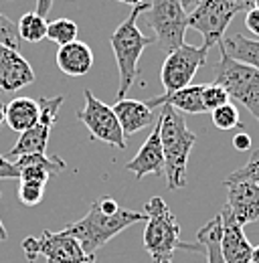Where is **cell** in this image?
<instances>
[{
	"instance_id": "d590c367",
	"label": "cell",
	"mask_w": 259,
	"mask_h": 263,
	"mask_svg": "<svg viewBox=\"0 0 259 263\" xmlns=\"http://www.w3.org/2000/svg\"><path fill=\"white\" fill-rule=\"evenodd\" d=\"M251 263H259V245L253 247V251H251Z\"/></svg>"
},
{
	"instance_id": "ba28073f",
	"label": "cell",
	"mask_w": 259,
	"mask_h": 263,
	"mask_svg": "<svg viewBox=\"0 0 259 263\" xmlns=\"http://www.w3.org/2000/svg\"><path fill=\"white\" fill-rule=\"evenodd\" d=\"M235 14L237 6L233 0H198L187 16V27L202 34V45L211 49L223 41Z\"/></svg>"
},
{
	"instance_id": "ab89813d",
	"label": "cell",
	"mask_w": 259,
	"mask_h": 263,
	"mask_svg": "<svg viewBox=\"0 0 259 263\" xmlns=\"http://www.w3.org/2000/svg\"><path fill=\"white\" fill-rule=\"evenodd\" d=\"M253 8H259V0H253Z\"/></svg>"
},
{
	"instance_id": "d4e9b609",
	"label": "cell",
	"mask_w": 259,
	"mask_h": 263,
	"mask_svg": "<svg viewBox=\"0 0 259 263\" xmlns=\"http://www.w3.org/2000/svg\"><path fill=\"white\" fill-rule=\"evenodd\" d=\"M211 120H213V124H215V128H219V130H235V128H239V130H245V126H243V122L239 120V111H237V107L229 101V103H223L221 107H217V109H213L211 111Z\"/></svg>"
},
{
	"instance_id": "30bf717a",
	"label": "cell",
	"mask_w": 259,
	"mask_h": 263,
	"mask_svg": "<svg viewBox=\"0 0 259 263\" xmlns=\"http://www.w3.org/2000/svg\"><path fill=\"white\" fill-rule=\"evenodd\" d=\"M207 55H209V47H205V45L194 47V45H187V43L180 45L178 49L170 51L160 69L164 93H172L176 89L191 85L196 71L207 63Z\"/></svg>"
},
{
	"instance_id": "9c48e42d",
	"label": "cell",
	"mask_w": 259,
	"mask_h": 263,
	"mask_svg": "<svg viewBox=\"0 0 259 263\" xmlns=\"http://www.w3.org/2000/svg\"><path fill=\"white\" fill-rule=\"evenodd\" d=\"M83 98H85V105H83V109L77 111V118L89 130L91 140L105 142L118 150H126L128 142H126V136L122 132V126H120L114 109L109 105H105L101 99H97L91 93V89H83Z\"/></svg>"
},
{
	"instance_id": "60d3db41",
	"label": "cell",
	"mask_w": 259,
	"mask_h": 263,
	"mask_svg": "<svg viewBox=\"0 0 259 263\" xmlns=\"http://www.w3.org/2000/svg\"><path fill=\"white\" fill-rule=\"evenodd\" d=\"M158 263H172V261H158Z\"/></svg>"
},
{
	"instance_id": "e0dca14e",
	"label": "cell",
	"mask_w": 259,
	"mask_h": 263,
	"mask_svg": "<svg viewBox=\"0 0 259 263\" xmlns=\"http://www.w3.org/2000/svg\"><path fill=\"white\" fill-rule=\"evenodd\" d=\"M164 103H168L170 107H174L180 114H191V116L207 114V109L202 105V85H187L172 93H162V96H156V98L146 101V105L150 109H156Z\"/></svg>"
},
{
	"instance_id": "8fae6325",
	"label": "cell",
	"mask_w": 259,
	"mask_h": 263,
	"mask_svg": "<svg viewBox=\"0 0 259 263\" xmlns=\"http://www.w3.org/2000/svg\"><path fill=\"white\" fill-rule=\"evenodd\" d=\"M63 101V96L39 99V120H36V124L18 136V140L10 148L8 156L18 158V156H25V154L47 152L49 136H51V130H53V126L59 118V109H61Z\"/></svg>"
},
{
	"instance_id": "d6986e66",
	"label": "cell",
	"mask_w": 259,
	"mask_h": 263,
	"mask_svg": "<svg viewBox=\"0 0 259 263\" xmlns=\"http://www.w3.org/2000/svg\"><path fill=\"white\" fill-rule=\"evenodd\" d=\"M39 120V101L31 98H14L4 105V124L16 134L32 128Z\"/></svg>"
},
{
	"instance_id": "ffe728a7",
	"label": "cell",
	"mask_w": 259,
	"mask_h": 263,
	"mask_svg": "<svg viewBox=\"0 0 259 263\" xmlns=\"http://www.w3.org/2000/svg\"><path fill=\"white\" fill-rule=\"evenodd\" d=\"M219 47L225 51L227 55L239 63L253 67L259 71V41L257 39H249L243 36L241 33L223 36V41L219 43Z\"/></svg>"
},
{
	"instance_id": "1f68e13d",
	"label": "cell",
	"mask_w": 259,
	"mask_h": 263,
	"mask_svg": "<svg viewBox=\"0 0 259 263\" xmlns=\"http://www.w3.org/2000/svg\"><path fill=\"white\" fill-rule=\"evenodd\" d=\"M233 146H235V150H239V152L251 150V136L245 134V130H241V134H235V136H233Z\"/></svg>"
},
{
	"instance_id": "836d02e7",
	"label": "cell",
	"mask_w": 259,
	"mask_h": 263,
	"mask_svg": "<svg viewBox=\"0 0 259 263\" xmlns=\"http://www.w3.org/2000/svg\"><path fill=\"white\" fill-rule=\"evenodd\" d=\"M237 6V12H247L249 8H253V0H233Z\"/></svg>"
},
{
	"instance_id": "7c38bea8",
	"label": "cell",
	"mask_w": 259,
	"mask_h": 263,
	"mask_svg": "<svg viewBox=\"0 0 259 263\" xmlns=\"http://www.w3.org/2000/svg\"><path fill=\"white\" fill-rule=\"evenodd\" d=\"M227 209L235 217V221L245 227L259 219V182L251 180H235L225 182Z\"/></svg>"
},
{
	"instance_id": "d6a6232c",
	"label": "cell",
	"mask_w": 259,
	"mask_h": 263,
	"mask_svg": "<svg viewBox=\"0 0 259 263\" xmlns=\"http://www.w3.org/2000/svg\"><path fill=\"white\" fill-rule=\"evenodd\" d=\"M51 8H53V0H36V10L34 12L47 18V14H49Z\"/></svg>"
},
{
	"instance_id": "4dcf8cb0",
	"label": "cell",
	"mask_w": 259,
	"mask_h": 263,
	"mask_svg": "<svg viewBox=\"0 0 259 263\" xmlns=\"http://www.w3.org/2000/svg\"><path fill=\"white\" fill-rule=\"evenodd\" d=\"M245 27L255 36H259V8H249L245 12Z\"/></svg>"
},
{
	"instance_id": "f35d334b",
	"label": "cell",
	"mask_w": 259,
	"mask_h": 263,
	"mask_svg": "<svg viewBox=\"0 0 259 263\" xmlns=\"http://www.w3.org/2000/svg\"><path fill=\"white\" fill-rule=\"evenodd\" d=\"M2 124H4V103L0 101V128H2Z\"/></svg>"
},
{
	"instance_id": "cb8c5ba5",
	"label": "cell",
	"mask_w": 259,
	"mask_h": 263,
	"mask_svg": "<svg viewBox=\"0 0 259 263\" xmlns=\"http://www.w3.org/2000/svg\"><path fill=\"white\" fill-rule=\"evenodd\" d=\"M14 166H16V168H21V166H43V168H47L51 174L63 172L65 168H67L65 160H61L59 156H47V152H34V154L18 156Z\"/></svg>"
},
{
	"instance_id": "ac0fdd59",
	"label": "cell",
	"mask_w": 259,
	"mask_h": 263,
	"mask_svg": "<svg viewBox=\"0 0 259 263\" xmlns=\"http://www.w3.org/2000/svg\"><path fill=\"white\" fill-rule=\"evenodd\" d=\"M57 67L69 77H83L94 67V53L89 45L83 41H73L59 47L57 51Z\"/></svg>"
},
{
	"instance_id": "2e32d148",
	"label": "cell",
	"mask_w": 259,
	"mask_h": 263,
	"mask_svg": "<svg viewBox=\"0 0 259 263\" xmlns=\"http://www.w3.org/2000/svg\"><path fill=\"white\" fill-rule=\"evenodd\" d=\"M112 109H114V114H116V118H118L126 138L134 136L136 132L144 130L146 126L156 124L154 109H150L146 105V101H140V99H118Z\"/></svg>"
},
{
	"instance_id": "8d00e7d4",
	"label": "cell",
	"mask_w": 259,
	"mask_h": 263,
	"mask_svg": "<svg viewBox=\"0 0 259 263\" xmlns=\"http://www.w3.org/2000/svg\"><path fill=\"white\" fill-rule=\"evenodd\" d=\"M180 2H182V6H184V8H194L198 0H180Z\"/></svg>"
},
{
	"instance_id": "5b68a950",
	"label": "cell",
	"mask_w": 259,
	"mask_h": 263,
	"mask_svg": "<svg viewBox=\"0 0 259 263\" xmlns=\"http://www.w3.org/2000/svg\"><path fill=\"white\" fill-rule=\"evenodd\" d=\"M221 49V47H219ZM215 83L227 91L229 99L239 101L255 120H259V71L231 59L221 49V59L215 67Z\"/></svg>"
},
{
	"instance_id": "4fadbf2b",
	"label": "cell",
	"mask_w": 259,
	"mask_h": 263,
	"mask_svg": "<svg viewBox=\"0 0 259 263\" xmlns=\"http://www.w3.org/2000/svg\"><path fill=\"white\" fill-rule=\"evenodd\" d=\"M221 255L225 263H251L253 245L245 237L243 227L235 221L231 211L223 206L221 213Z\"/></svg>"
},
{
	"instance_id": "484cf974",
	"label": "cell",
	"mask_w": 259,
	"mask_h": 263,
	"mask_svg": "<svg viewBox=\"0 0 259 263\" xmlns=\"http://www.w3.org/2000/svg\"><path fill=\"white\" fill-rule=\"evenodd\" d=\"M231 99L227 96V91L219 85V83H202V105L207 109V114H211L213 109L221 107L223 103H229Z\"/></svg>"
},
{
	"instance_id": "74e56055",
	"label": "cell",
	"mask_w": 259,
	"mask_h": 263,
	"mask_svg": "<svg viewBox=\"0 0 259 263\" xmlns=\"http://www.w3.org/2000/svg\"><path fill=\"white\" fill-rule=\"evenodd\" d=\"M6 237H8V233H6L4 225H2V221H0V241H6Z\"/></svg>"
},
{
	"instance_id": "9a60e30c",
	"label": "cell",
	"mask_w": 259,
	"mask_h": 263,
	"mask_svg": "<svg viewBox=\"0 0 259 263\" xmlns=\"http://www.w3.org/2000/svg\"><path fill=\"white\" fill-rule=\"evenodd\" d=\"M126 170H130L138 180L144 178L146 174H164V152H162L160 144V124L156 118V126L150 132L148 140L142 144V148L138 150V154L126 164Z\"/></svg>"
},
{
	"instance_id": "277c9868",
	"label": "cell",
	"mask_w": 259,
	"mask_h": 263,
	"mask_svg": "<svg viewBox=\"0 0 259 263\" xmlns=\"http://www.w3.org/2000/svg\"><path fill=\"white\" fill-rule=\"evenodd\" d=\"M146 8H148V4L132 6L130 16L109 36V45H112V51H114V57L118 63V71H120L118 99H124L126 93L132 89V85L138 77V61H140L144 49L154 43L152 36H144L136 25L138 16L142 12H146Z\"/></svg>"
},
{
	"instance_id": "e575fe53",
	"label": "cell",
	"mask_w": 259,
	"mask_h": 263,
	"mask_svg": "<svg viewBox=\"0 0 259 263\" xmlns=\"http://www.w3.org/2000/svg\"><path fill=\"white\" fill-rule=\"evenodd\" d=\"M114 2H122V4H128V6H138V4H144V0H114Z\"/></svg>"
},
{
	"instance_id": "7402d4cb",
	"label": "cell",
	"mask_w": 259,
	"mask_h": 263,
	"mask_svg": "<svg viewBox=\"0 0 259 263\" xmlns=\"http://www.w3.org/2000/svg\"><path fill=\"white\" fill-rule=\"evenodd\" d=\"M47 18L36 14V12H27L21 16V21L16 23L18 36L21 41L27 43H41L43 39H47Z\"/></svg>"
},
{
	"instance_id": "6da1fadb",
	"label": "cell",
	"mask_w": 259,
	"mask_h": 263,
	"mask_svg": "<svg viewBox=\"0 0 259 263\" xmlns=\"http://www.w3.org/2000/svg\"><path fill=\"white\" fill-rule=\"evenodd\" d=\"M160 144L164 152V176L170 191H178L187 184V166L191 150L196 144V134L189 130L187 120L180 111L168 103L160 105Z\"/></svg>"
},
{
	"instance_id": "5bb4252c",
	"label": "cell",
	"mask_w": 259,
	"mask_h": 263,
	"mask_svg": "<svg viewBox=\"0 0 259 263\" xmlns=\"http://www.w3.org/2000/svg\"><path fill=\"white\" fill-rule=\"evenodd\" d=\"M34 81L31 63L18 53V49L0 47V91H18Z\"/></svg>"
},
{
	"instance_id": "83f0119b",
	"label": "cell",
	"mask_w": 259,
	"mask_h": 263,
	"mask_svg": "<svg viewBox=\"0 0 259 263\" xmlns=\"http://www.w3.org/2000/svg\"><path fill=\"white\" fill-rule=\"evenodd\" d=\"M0 47H10V49L21 47V36H18L16 23H12L4 14H0Z\"/></svg>"
},
{
	"instance_id": "44dd1931",
	"label": "cell",
	"mask_w": 259,
	"mask_h": 263,
	"mask_svg": "<svg viewBox=\"0 0 259 263\" xmlns=\"http://www.w3.org/2000/svg\"><path fill=\"white\" fill-rule=\"evenodd\" d=\"M198 243L202 247V253H207L209 263H225L221 255V217L217 215L211 219L205 227L198 229Z\"/></svg>"
},
{
	"instance_id": "52a82bcc",
	"label": "cell",
	"mask_w": 259,
	"mask_h": 263,
	"mask_svg": "<svg viewBox=\"0 0 259 263\" xmlns=\"http://www.w3.org/2000/svg\"><path fill=\"white\" fill-rule=\"evenodd\" d=\"M187 8L180 0H152L146 8V23L154 31V41H158L164 53H170L184 45L187 33Z\"/></svg>"
},
{
	"instance_id": "8992f818",
	"label": "cell",
	"mask_w": 259,
	"mask_h": 263,
	"mask_svg": "<svg viewBox=\"0 0 259 263\" xmlns=\"http://www.w3.org/2000/svg\"><path fill=\"white\" fill-rule=\"evenodd\" d=\"M23 251L31 261L43 257L47 263H96V255L85 253L81 243L65 229L59 233L45 229L41 237H27Z\"/></svg>"
},
{
	"instance_id": "4316f807",
	"label": "cell",
	"mask_w": 259,
	"mask_h": 263,
	"mask_svg": "<svg viewBox=\"0 0 259 263\" xmlns=\"http://www.w3.org/2000/svg\"><path fill=\"white\" fill-rule=\"evenodd\" d=\"M235 180H251V182H259V148L251 152L249 160L241 166L239 170L231 172L225 178V182H235Z\"/></svg>"
},
{
	"instance_id": "7a4b0ae2",
	"label": "cell",
	"mask_w": 259,
	"mask_h": 263,
	"mask_svg": "<svg viewBox=\"0 0 259 263\" xmlns=\"http://www.w3.org/2000/svg\"><path fill=\"white\" fill-rule=\"evenodd\" d=\"M142 221H146L144 213L130 211V209H120L116 213H105L103 209H99L97 202H94L89 213L83 219H79L75 223H69L65 227V231L81 243L85 253L96 255L97 249H101L116 235H120L124 229H128L136 223H142Z\"/></svg>"
},
{
	"instance_id": "3957f363",
	"label": "cell",
	"mask_w": 259,
	"mask_h": 263,
	"mask_svg": "<svg viewBox=\"0 0 259 263\" xmlns=\"http://www.w3.org/2000/svg\"><path fill=\"white\" fill-rule=\"evenodd\" d=\"M146 229H144V249L152 257V261H170L176 249H189L198 251V247H193L180 239V225L176 217L172 215L170 206L164 202V198L152 197L146 204Z\"/></svg>"
},
{
	"instance_id": "f1b7e54d",
	"label": "cell",
	"mask_w": 259,
	"mask_h": 263,
	"mask_svg": "<svg viewBox=\"0 0 259 263\" xmlns=\"http://www.w3.org/2000/svg\"><path fill=\"white\" fill-rule=\"evenodd\" d=\"M45 197V186L36 182H18V200L27 206H36Z\"/></svg>"
},
{
	"instance_id": "603a6c76",
	"label": "cell",
	"mask_w": 259,
	"mask_h": 263,
	"mask_svg": "<svg viewBox=\"0 0 259 263\" xmlns=\"http://www.w3.org/2000/svg\"><path fill=\"white\" fill-rule=\"evenodd\" d=\"M77 33H79V29L71 18H55L47 25V39L59 47L77 41Z\"/></svg>"
},
{
	"instance_id": "f546056e",
	"label": "cell",
	"mask_w": 259,
	"mask_h": 263,
	"mask_svg": "<svg viewBox=\"0 0 259 263\" xmlns=\"http://www.w3.org/2000/svg\"><path fill=\"white\" fill-rule=\"evenodd\" d=\"M0 178H18V168L4 156H0Z\"/></svg>"
}]
</instances>
